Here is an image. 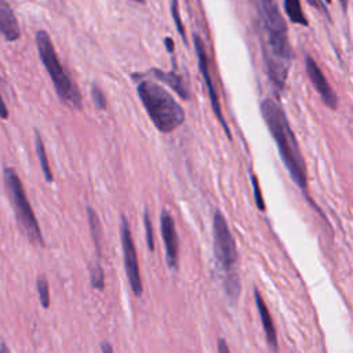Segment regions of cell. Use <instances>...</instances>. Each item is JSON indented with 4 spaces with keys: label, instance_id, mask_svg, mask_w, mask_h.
Returning a JSON list of instances; mask_svg holds the SVG:
<instances>
[{
    "label": "cell",
    "instance_id": "obj_19",
    "mask_svg": "<svg viewBox=\"0 0 353 353\" xmlns=\"http://www.w3.org/2000/svg\"><path fill=\"white\" fill-rule=\"evenodd\" d=\"M143 226H145V234H146V244L149 251H154V236H153V226L149 216L148 210L143 212Z\"/></svg>",
    "mask_w": 353,
    "mask_h": 353
},
{
    "label": "cell",
    "instance_id": "obj_26",
    "mask_svg": "<svg viewBox=\"0 0 353 353\" xmlns=\"http://www.w3.org/2000/svg\"><path fill=\"white\" fill-rule=\"evenodd\" d=\"M307 3H310V4H312L314 8H317V10H323V11L327 12V10H325V7L323 6L321 0H307Z\"/></svg>",
    "mask_w": 353,
    "mask_h": 353
},
{
    "label": "cell",
    "instance_id": "obj_7",
    "mask_svg": "<svg viewBox=\"0 0 353 353\" xmlns=\"http://www.w3.org/2000/svg\"><path fill=\"white\" fill-rule=\"evenodd\" d=\"M120 241H121V250H123V258H124V270L128 279L130 288L137 298H141L143 294V284L141 279L134 239L131 234L130 225L124 215L120 216Z\"/></svg>",
    "mask_w": 353,
    "mask_h": 353
},
{
    "label": "cell",
    "instance_id": "obj_11",
    "mask_svg": "<svg viewBox=\"0 0 353 353\" xmlns=\"http://www.w3.org/2000/svg\"><path fill=\"white\" fill-rule=\"evenodd\" d=\"M254 301H255V306L258 309V314L261 319V324L265 332V338L268 342V346L270 347V350L273 353L279 352V342H277V332H276V327L273 323V319L270 316V312L268 309V305L265 303V299L262 298L259 290L256 287H254Z\"/></svg>",
    "mask_w": 353,
    "mask_h": 353
},
{
    "label": "cell",
    "instance_id": "obj_10",
    "mask_svg": "<svg viewBox=\"0 0 353 353\" xmlns=\"http://www.w3.org/2000/svg\"><path fill=\"white\" fill-rule=\"evenodd\" d=\"M305 66H306L307 77L310 79L313 87L319 92V95L323 99V102L325 103V106H328L330 109H335L336 105H338V97H336L335 91L332 90V87L328 84V81H327L325 76L323 74L321 69L317 66V63L309 55L306 57Z\"/></svg>",
    "mask_w": 353,
    "mask_h": 353
},
{
    "label": "cell",
    "instance_id": "obj_14",
    "mask_svg": "<svg viewBox=\"0 0 353 353\" xmlns=\"http://www.w3.org/2000/svg\"><path fill=\"white\" fill-rule=\"evenodd\" d=\"M87 218H88V226H90V230H91V237H92V240H94L97 256H98V261H101V256H102V248H101L102 230H101L99 218H98L97 212L94 211V208L87 207Z\"/></svg>",
    "mask_w": 353,
    "mask_h": 353
},
{
    "label": "cell",
    "instance_id": "obj_18",
    "mask_svg": "<svg viewBox=\"0 0 353 353\" xmlns=\"http://www.w3.org/2000/svg\"><path fill=\"white\" fill-rule=\"evenodd\" d=\"M36 288H37V294H39L41 306L44 309L50 307V287H48V281L44 276H39L36 279Z\"/></svg>",
    "mask_w": 353,
    "mask_h": 353
},
{
    "label": "cell",
    "instance_id": "obj_21",
    "mask_svg": "<svg viewBox=\"0 0 353 353\" xmlns=\"http://www.w3.org/2000/svg\"><path fill=\"white\" fill-rule=\"evenodd\" d=\"M171 12L174 17V22L178 28L179 34L182 36V39H185V32H183V25L181 21V15H179V7H178V0H171Z\"/></svg>",
    "mask_w": 353,
    "mask_h": 353
},
{
    "label": "cell",
    "instance_id": "obj_3",
    "mask_svg": "<svg viewBox=\"0 0 353 353\" xmlns=\"http://www.w3.org/2000/svg\"><path fill=\"white\" fill-rule=\"evenodd\" d=\"M214 234V258L219 270V277L225 294L230 301L236 302L240 295V276H239V255L233 234L228 226L223 214L216 210L212 219Z\"/></svg>",
    "mask_w": 353,
    "mask_h": 353
},
{
    "label": "cell",
    "instance_id": "obj_16",
    "mask_svg": "<svg viewBox=\"0 0 353 353\" xmlns=\"http://www.w3.org/2000/svg\"><path fill=\"white\" fill-rule=\"evenodd\" d=\"M34 135H36V138H34L36 153H37V157H39V163H40L43 175H44V178H46L47 182H52V174H51V168H50V164H48V159H47V153H46L44 143H43L41 137H40V134H39L37 131L34 132Z\"/></svg>",
    "mask_w": 353,
    "mask_h": 353
},
{
    "label": "cell",
    "instance_id": "obj_15",
    "mask_svg": "<svg viewBox=\"0 0 353 353\" xmlns=\"http://www.w3.org/2000/svg\"><path fill=\"white\" fill-rule=\"evenodd\" d=\"M284 8L291 22L306 26L309 22L303 14V10L301 7L299 0H284Z\"/></svg>",
    "mask_w": 353,
    "mask_h": 353
},
{
    "label": "cell",
    "instance_id": "obj_2",
    "mask_svg": "<svg viewBox=\"0 0 353 353\" xmlns=\"http://www.w3.org/2000/svg\"><path fill=\"white\" fill-rule=\"evenodd\" d=\"M261 113L274 142L277 143L279 153L287 171L290 172L296 186H299L306 193V165L283 108L274 99L266 98L261 103Z\"/></svg>",
    "mask_w": 353,
    "mask_h": 353
},
{
    "label": "cell",
    "instance_id": "obj_29",
    "mask_svg": "<svg viewBox=\"0 0 353 353\" xmlns=\"http://www.w3.org/2000/svg\"><path fill=\"white\" fill-rule=\"evenodd\" d=\"M341 1V4H342V7L343 8H346V4H347V0H339Z\"/></svg>",
    "mask_w": 353,
    "mask_h": 353
},
{
    "label": "cell",
    "instance_id": "obj_31",
    "mask_svg": "<svg viewBox=\"0 0 353 353\" xmlns=\"http://www.w3.org/2000/svg\"><path fill=\"white\" fill-rule=\"evenodd\" d=\"M324 1H325V3H331V0H324Z\"/></svg>",
    "mask_w": 353,
    "mask_h": 353
},
{
    "label": "cell",
    "instance_id": "obj_25",
    "mask_svg": "<svg viewBox=\"0 0 353 353\" xmlns=\"http://www.w3.org/2000/svg\"><path fill=\"white\" fill-rule=\"evenodd\" d=\"M101 352H102V353H113V347H112L110 342L103 341V342L101 343Z\"/></svg>",
    "mask_w": 353,
    "mask_h": 353
},
{
    "label": "cell",
    "instance_id": "obj_23",
    "mask_svg": "<svg viewBox=\"0 0 353 353\" xmlns=\"http://www.w3.org/2000/svg\"><path fill=\"white\" fill-rule=\"evenodd\" d=\"M216 349H218V353H230L229 350V346L226 343V341L223 338H218V342H216Z\"/></svg>",
    "mask_w": 353,
    "mask_h": 353
},
{
    "label": "cell",
    "instance_id": "obj_17",
    "mask_svg": "<svg viewBox=\"0 0 353 353\" xmlns=\"http://www.w3.org/2000/svg\"><path fill=\"white\" fill-rule=\"evenodd\" d=\"M88 272H90V284L94 290L103 291L105 288V272L101 266L99 261L91 262L88 265Z\"/></svg>",
    "mask_w": 353,
    "mask_h": 353
},
{
    "label": "cell",
    "instance_id": "obj_28",
    "mask_svg": "<svg viewBox=\"0 0 353 353\" xmlns=\"http://www.w3.org/2000/svg\"><path fill=\"white\" fill-rule=\"evenodd\" d=\"M0 353H11L10 349H8V346L6 345V342H1V343H0Z\"/></svg>",
    "mask_w": 353,
    "mask_h": 353
},
{
    "label": "cell",
    "instance_id": "obj_12",
    "mask_svg": "<svg viewBox=\"0 0 353 353\" xmlns=\"http://www.w3.org/2000/svg\"><path fill=\"white\" fill-rule=\"evenodd\" d=\"M0 33L7 41H15L21 36L19 23L7 0H0Z\"/></svg>",
    "mask_w": 353,
    "mask_h": 353
},
{
    "label": "cell",
    "instance_id": "obj_9",
    "mask_svg": "<svg viewBox=\"0 0 353 353\" xmlns=\"http://www.w3.org/2000/svg\"><path fill=\"white\" fill-rule=\"evenodd\" d=\"M160 230L165 248V262L171 270H176L179 256V239L175 229V222L167 210L161 211Z\"/></svg>",
    "mask_w": 353,
    "mask_h": 353
},
{
    "label": "cell",
    "instance_id": "obj_24",
    "mask_svg": "<svg viewBox=\"0 0 353 353\" xmlns=\"http://www.w3.org/2000/svg\"><path fill=\"white\" fill-rule=\"evenodd\" d=\"M0 117L1 119H8V109H7V106H6V102H4V99L1 98V94H0Z\"/></svg>",
    "mask_w": 353,
    "mask_h": 353
},
{
    "label": "cell",
    "instance_id": "obj_8",
    "mask_svg": "<svg viewBox=\"0 0 353 353\" xmlns=\"http://www.w3.org/2000/svg\"><path fill=\"white\" fill-rule=\"evenodd\" d=\"M193 43H194V48H196V54H197V59H199V68L201 70V74H203V79L205 81V87L208 90V97H210V101H211V106H212V110L218 119V121L221 123L222 128L225 130V134L228 135V138L230 139V131H229V127H228V123L222 114V109H221V103H219V99H218V95H216V91L214 88V83H212V79H211V74H210V65H208V57H207V52H205V48H204V44L201 41V39L194 34L193 36Z\"/></svg>",
    "mask_w": 353,
    "mask_h": 353
},
{
    "label": "cell",
    "instance_id": "obj_20",
    "mask_svg": "<svg viewBox=\"0 0 353 353\" xmlns=\"http://www.w3.org/2000/svg\"><path fill=\"white\" fill-rule=\"evenodd\" d=\"M251 182H252V189H254V199H255V204L258 207L259 211H265V201L262 199V194H261V189H259V183H258V179L255 175H251Z\"/></svg>",
    "mask_w": 353,
    "mask_h": 353
},
{
    "label": "cell",
    "instance_id": "obj_30",
    "mask_svg": "<svg viewBox=\"0 0 353 353\" xmlns=\"http://www.w3.org/2000/svg\"><path fill=\"white\" fill-rule=\"evenodd\" d=\"M131 1H137V3H143L145 0H131Z\"/></svg>",
    "mask_w": 353,
    "mask_h": 353
},
{
    "label": "cell",
    "instance_id": "obj_27",
    "mask_svg": "<svg viewBox=\"0 0 353 353\" xmlns=\"http://www.w3.org/2000/svg\"><path fill=\"white\" fill-rule=\"evenodd\" d=\"M164 44L167 46V50H168L170 52H172V50H174V46H172V40H171L170 37H167V39L164 40Z\"/></svg>",
    "mask_w": 353,
    "mask_h": 353
},
{
    "label": "cell",
    "instance_id": "obj_6",
    "mask_svg": "<svg viewBox=\"0 0 353 353\" xmlns=\"http://www.w3.org/2000/svg\"><path fill=\"white\" fill-rule=\"evenodd\" d=\"M3 174H4V186L7 189V194L11 201L14 215L21 232L32 244L44 247V239H43L39 222L26 197L25 189L22 186V182L18 174L11 167H6Z\"/></svg>",
    "mask_w": 353,
    "mask_h": 353
},
{
    "label": "cell",
    "instance_id": "obj_4",
    "mask_svg": "<svg viewBox=\"0 0 353 353\" xmlns=\"http://www.w3.org/2000/svg\"><path fill=\"white\" fill-rule=\"evenodd\" d=\"M138 97L152 123L161 132H171L185 121L183 108L160 84L142 80L137 85Z\"/></svg>",
    "mask_w": 353,
    "mask_h": 353
},
{
    "label": "cell",
    "instance_id": "obj_13",
    "mask_svg": "<svg viewBox=\"0 0 353 353\" xmlns=\"http://www.w3.org/2000/svg\"><path fill=\"white\" fill-rule=\"evenodd\" d=\"M152 72H153V74H154L159 80L167 83L174 91H176V94H178L181 98H183V99H188V98H189L188 88L185 87V84H183L181 76L175 73V70H172L171 73H165V72H161V70H159V69H153Z\"/></svg>",
    "mask_w": 353,
    "mask_h": 353
},
{
    "label": "cell",
    "instance_id": "obj_22",
    "mask_svg": "<svg viewBox=\"0 0 353 353\" xmlns=\"http://www.w3.org/2000/svg\"><path fill=\"white\" fill-rule=\"evenodd\" d=\"M91 92H92V99H94L95 106H97L98 109H105V108H106V99H105V95H103V92L101 91V88L97 87V85H92Z\"/></svg>",
    "mask_w": 353,
    "mask_h": 353
},
{
    "label": "cell",
    "instance_id": "obj_1",
    "mask_svg": "<svg viewBox=\"0 0 353 353\" xmlns=\"http://www.w3.org/2000/svg\"><path fill=\"white\" fill-rule=\"evenodd\" d=\"M256 12L262 55L274 90L283 91L292 59L285 21L274 0H252Z\"/></svg>",
    "mask_w": 353,
    "mask_h": 353
},
{
    "label": "cell",
    "instance_id": "obj_5",
    "mask_svg": "<svg viewBox=\"0 0 353 353\" xmlns=\"http://www.w3.org/2000/svg\"><path fill=\"white\" fill-rule=\"evenodd\" d=\"M36 46L39 51V57L47 69L54 88L59 97V99L70 108L80 109L81 108V94L69 74L61 65V61L55 52L52 41L46 30H39L36 33Z\"/></svg>",
    "mask_w": 353,
    "mask_h": 353
}]
</instances>
